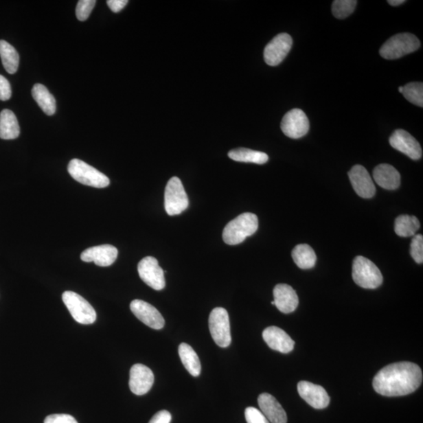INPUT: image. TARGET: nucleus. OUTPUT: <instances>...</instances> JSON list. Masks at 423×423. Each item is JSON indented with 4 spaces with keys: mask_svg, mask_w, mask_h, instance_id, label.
Returning <instances> with one entry per match:
<instances>
[{
    "mask_svg": "<svg viewBox=\"0 0 423 423\" xmlns=\"http://www.w3.org/2000/svg\"><path fill=\"white\" fill-rule=\"evenodd\" d=\"M422 382V372L414 363L389 365L377 373L373 380L375 391L385 397H400L413 393Z\"/></svg>",
    "mask_w": 423,
    "mask_h": 423,
    "instance_id": "1",
    "label": "nucleus"
},
{
    "mask_svg": "<svg viewBox=\"0 0 423 423\" xmlns=\"http://www.w3.org/2000/svg\"><path fill=\"white\" fill-rule=\"evenodd\" d=\"M258 227L257 215L251 213L242 214L228 222L222 231V239L226 244L236 246L257 232Z\"/></svg>",
    "mask_w": 423,
    "mask_h": 423,
    "instance_id": "2",
    "label": "nucleus"
},
{
    "mask_svg": "<svg viewBox=\"0 0 423 423\" xmlns=\"http://www.w3.org/2000/svg\"><path fill=\"white\" fill-rule=\"evenodd\" d=\"M420 47L418 38L411 33H400L383 44L380 49L382 58L387 60H396L413 53Z\"/></svg>",
    "mask_w": 423,
    "mask_h": 423,
    "instance_id": "3",
    "label": "nucleus"
},
{
    "mask_svg": "<svg viewBox=\"0 0 423 423\" xmlns=\"http://www.w3.org/2000/svg\"><path fill=\"white\" fill-rule=\"evenodd\" d=\"M352 276L358 286L367 289L377 288L383 282L382 273L378 266L361 255L354 260Z\"/></svg>",
    "mask_w": 423,
    "mask_h": 423,
    "instance_id": "4",
    "label": "nucleus"
},
{
    "mask_svg": "<svg viewBox=\"0 0 423 423\" xmlns=\"http://www.w3.org/2000/svg\"><path fill=\"white\" fill-rule=\"evenodd\" d=\"M68 171L71 177L82 185L96 188L107 187L110 185L107 176L80 159L71 160Z\"/></svg>",
    "mask_w": 423,
    "mask_h": 423,
    "instance_id": "5",
    "label": "nucleus"
},
{
    "mask_svg": "<svg viewBox=\"0 0 423 423\" xmlns=\"http://www.w3.org/2000/svg\"><path fill=\"white\" fill-rule=\"evenodd\" d=\"M62 300L72 317L80 324L91 325L97 319V313L91 304L84 298L71 291L62 295Z\"/></svg>",
    "mask_w": 423,
    "mask_h": 423,
    "instance_id": "6",
    "label": "nucleus"
},
{
    "mask_svg": "<svg viewBox=\"0 0 423 423\" xmlns=\"http://www.w3.org/2000/svg\"><path fill=\"white\" fill-rule=\"evenodd\" d=\"M209 327L212 338L217 346L222 348L230 346L231 325L227 310L216 308L212 310L209 319Z\"/></svg>",
    "mask_w": 423,
    "mask_h": 423,
    "instance_id": "7",
    "label": "nucleus"
},
{
    "mask_svg": "<svg viewBox=\"0 0 423 423\" xmlns=\"http://www.w3.org/2000/svg\"><path fill=\"white\" fill-rule=\"evenodd\" d=\"M188 198L179 178L174 176L167 183L165 190V209L170 216L179 215L188 208Z\"/></svg>",
    "mask_w": 423,
    "mask_h": 423,
    "instance_id": "8",
    "label": "nucleus"
},
{
    "mask_svg": "<svg viewBox=\"0 0 423 423\" xmlns=\"http://www.w3.org/2000/svg\"><path fill=\"white\" fill-rule=\"evenodd\" d=\"M281 128L284 135L288 137L299 139L307 135L310 122L304 111L294 108L283 117Z\"/></svg>",
    "mask_w": 423,
    "mask_h": 423,
    "instance_id": "9",
    "label": "nucleus"
},
{
    "mask_svg": "<svg viewBox=\"0 0 423 423\" xmlns=\"http://www.w3.org/2000/svg\"><path fill=\"white\" fill-rule=\"evenodd\" d=\"M137 270L141 280L155 290L159 291L165 288V271L155 258L147 257L141 260Z\"/></svg>",
    "mask_w": 423,
    "mask_h": 423,
    "instance_id": "10",
    "label": "nucleus"
},
{
    "mask_svg": "<svg viewBox=\"0 0 423 423\" xmlns=\"http://www.w3.org/2000/svg\"><path fill=\"white\" fill-rule=\"evenodd\" d=\"M293 38L287 33L277 35L264 49L265 62L270 66L280 65L290 52Z\"/></svg>",
    "mask_w": 423,
    "mask_h": 423,
    "instance_id": "11",
    "label": "nucleus"
},
{
    "mask_svg": "<svg viewBox=\"0 0 423 423\" xmlns=\"http://www.w3.org/2000/svg\"><path fill=\"white\" fill-rule=\"evenodd\" d=\"M389 144L394 149L413 160H419L422 157L420 144L409 133L404 130H395L389 137Z\"/></svg>",
    "mask_w": 423,
    "mask_h": 423,
    "instance_id": "12",
    "label": "nucleus"
},
{
    "mask_svg": "<svg viewBox=\"0 0 423 423\" xmlns=\"http://www.w3.org/2000/svg\"><path fill=\"white\" fill-rule=\"evenodd\" d=\"M130 310L139 320L153 330H161L165 325V320L159 311L152 305L143 300H133L130 304Z\"/></svg>",
    "mask_w": 423,
    "mask_h": 423,
    "instance_id": "13",
    "label": "nucleus"
},
{
    "mask_svg": "<svg viewBox=\"0 0 423 423\" xmlns=\"http://www.w3.org/2000/svg\"><path fill=\"white\" fill-rule=\"evenodd\" d=\"M350 181L358 196L371 198L375 196L376 187L369 172L364 166L356 165L348 172Z\"/></svg>",
    "mask_w": 423,
    "mask_h": 423,
    "instance_id": "14",
    "label": "nucleus"
},
{
    "mask_svg": "<svg viewBox=\"0 0 423 423\" xmlns=\"http://www.w3.org/2000/svg\"><path fill=\"white\" fill-rule=\"evenodd\" d=\"M298 393L306 402L316 409H324L330 403V398L325 389L312 382L301 381L298 383Z\"/></svg>",
    "mask_w": 423,
    "mask_h": 423,
    "instance_id": "15",
    "label": "nucleus"
},
{
    "mask_svg": "<svg viewBox=\"0 0 423 423\" xmlns=\"http://www.w3.org/2000/svg\"><path fill=\"white\" fill-rule=\"evenodd\" d=\"M155 381L153 372L148 367L136 364L130 371V391L138 396L146 394L152 389Z\"/></svg>",
    "mask_w": 423,
    "mask_h": 423,
    "instance_id": "16",
    "label": "nucleus"
},
{
    "mask_svg": "<svg viewBox=\"0 0 423 423\" xmlns=\"http://www.w3.org/2000/svg\"><path fill=\"white\" fill-rule=\"evenodd\" d=\"M118 249L111 244L89 248L81 254V260L86 263L93 262L99 266H109L118 258Z\"/></svg>",
    "mask_w": 423,
    "mask_h": 423,
    "instance_id": "17",
    "label": "nucleus"
},
{
    "mask_svg": "<svg viewBox=\"0 0 423 423\" xmlns=\"http://www.w3.org/2000/svg\"><path fill=\"white\" fill-rule=\"evenodd\" d=\"M263 338L268 347L276 352L288 354L294 349L295 342L280 328L276 326L266 328L263 332Z\"/></svg>",
    "mask_w": 423,
    "mask_h": 423,
    "instance_id": "18",
    "label": "nucleus"
},
{
    "mask_svg": "<svg viewBox=\"0 0 423 423\" xmlns=\"http://www.w3.org/2000/svg\"><path fill=\"white\" fill-rule=\"evenodd\" d=\"M275 305L284 314H290L296 310L299 305V298L292 286L286 284H279L274 288Z\"/></svg>",
    "mask_w": 423,
    "mask_h": 423,
    "instance_id": "19",
    "label": "nucleus"
},
{
    "mask_svg": "<svg viewBox=\"0 0 423 423\" xmlns=\"http://www.w3.org/2000/svg\"><path fill=\"white\" fill-rule=\"evenodd\" d=\"M258 404L261 411L271 423H287V415L275 398L266 393L260 394Z\"/></svg>",
    "mask_w": 423,
    "mask_h": 423,
    "instance_id": "20",
    "label": "nucleus"
},
{
    "mask_svg": "<svg viewBox=\"0 0 423 423\" xmlns=\"http://www.w3.org/2000/svg\"><path fill=\"white\" fill-rule=\"evenodd\" d=\"M373 178L378 186L386 190H396L400 185V175L393 166L380 164L373 170Z\"/></svg>",
    "mask_w": 423,
    "mask_h": 423,
    "instance_id": "21",
    "label": "nucleus"
},
{
    "mask_svg": "<svg viewBox=\"0 0 423 423\" xmlns=\"http://www.w3.org/2000/svg\"><path fill=\"white\" fill-rule=\"evenodd\" d=\"M20 135L18 119L12 111L4 109L0 113V138L14 140Z\"/></svg>",
    "mask_w": 423,
    "mask_h": 423,
    "instance_id": "22",
    "label": "nucleus"
},
{
    "mask_svg": "<svg viewBox=\"0 0 423 423\" xmlns=\"http://www.w3.org/2000/svg\"><path fill=\"white\" fill-rule=\"evenodd\" d=\"M178 352H179L183 366L192 376L197 377L201 374V363H200L198 354L190 345L185 343L180 344Z\"/></svg>",
    "mask_w": 423,
    "mask_h": 423,
    "instance_id": "23",
    "label": "nucleus"
},
{
    "mask_svg": "<svg viewBox=\"0 0 423 423\" xmlns=\"http://www.w3.org/2000/svg\"><path fill=\"white\" fill-rule=\"evenodd\" d=\"M295 264L300 269L308 270L315 266L317 257L314 249L309 244H300L295 247L292 252Z\"/></svg>",
    "mask_w": 423,
    "mask_h": 423,
    "instance_id": "24",
    "label": "nucleus"
},
{
    "mask_svg": "<svg viewBox=\"0 0 423 423\" xmlns=\"http://www.w3.org/2000/svg\"><path fill=\"white\" fill-rule=\"evenodd\" d=\"M33 98L38 106L47 115H53L56 111V101L54 97L49 92L47 88L40 83H37L32 88Z\"/></svg>",
    "mask_w": 423,
    "mask_h": 423,
    "instance_id": "25",
    "label": "nucleus"
},
{
    "mask_svg": "<svg viewBox=\"0 0 423 423\" xmlns=\"http://www.w3.org/2000/svg\"><path fill=\"white\" fill-rule=\"evenodd\" d=\"M228 157L232 160L240 161V163H250L259 165L265 164L269 159L268 155L264 152L244 148L231 150L228 153Z\"/></svg>",
    "mask_w": 423,
    "mask_h": 423,
    "instance_id": "26",
    "label": "nucleus"
},
{
    "mask_svg": "<svg viewBox=\"0 0 423 423\" xmlns=\"http://www.w3.org/2000/svg\"><path fill=\"white\" fill-rule=\"evenodd\" d=\"M0 58L5 71L10 74L16 73L19 66V54L7 41H0Z\"/></svg>",
    "mask_w": 423,
    "mask_h": 423,
    "instance_id": "27",
    "label": "nucleus"
},
{
    "mask_svg": "<svg viewBox=\"0 0 423 423\" xmlns=\"http://www.w3.org/2000/svg\"><path fill=\"white\" fill-rule=\"evenodd\" d=\"M420 222L414 216H399L394 224L395 233L400 237H411L420 230Z\"/></svg>",
    "mask_w": 423,
    "mask_h": 423,
    "instance_id": "28",
    "label": "nucleus"
},
{
    "mask_svg": "<svg viewBox=\"0 0 423 423\" xmlns=\"http://www.w3.org/2000/svg\"><path fill=\"white\" fill-rule=\"evenodd\" d=\"M402 94L406 100L419 107H423L422 82H410L403 87Z\"/></svg>",
    "mask_w": 423,
    "mask_h": 423,
    "instance_id": "29",
    "label": "nucleus"
},
{
    "mask_svg": "<svg viewBox=\"0 0 423 423\" xmlns=\"http://www.w3.org/2000/svg\"><path fill=\"white\" fill-rule=\"evenodd\" d=\"M357 4L356 0H336L332 3V12L338 19H347L353 14Z\"/></svg>",
    "mask_w": 423,
    "mask_h": 423,
    "instance_id": "30",
    "label": "nucleus"
},
{
    "mask_svg": "<svg viewBox=\"0 0 423 423\" xmlns=\"http://www.w3.org/2000/svg\"><path fill=\"white\" fill-rule=\"evenodd\" d=\"M95 0H80L78 2L76 14L78 20L84 21L91 15L92 10L96 4Z\"/></svg>",
    "mask_w": 423,
    "mask_h": 423,
    "instance_id": "31",
    "label": "nucleus"
},
{
    "mask_svg": "<svg viewBox=\"0 0 423 423\" xmlns=\"http://www.w3.org/2000/svg\"><path fill=\"white\" fill-rule=\"evenodd\" d=\"M410 253L417 264L423 262V237L422 235L414 236L411 243Z\"/></svg>",
    "mask_w": 423,
    "mask_h": 423,
    "instance_id": "32",
    "label": "nucleus"
},
{
    "mask_svg": "<svg viewBox=\"0 0 423 423\" xmlns=\"http://www.w3.org/2000/svg\"><path fill=\"white\" fill-rule=\"evenodd\" d=\"M247 423H270L262 411L253 407H249L244 411Z\"/></svg>",
    "mask_w": 423,
    "mask_h": 423,
    "instance_id": "33",
    "label": "nucleus"
},
{
    "mask_svg": "<svg viewBox=\"0 0 423 423\" xmlns=\"http://www.w3.org/2000/svg\"><path fill=\"white\" fill-rule=\"evenodd\" d=\"M44 423H78V422L70 415L54 414L47 416Z\"/></svg>",
    "mask_w": 423,
    "mask_h": 423,
    "instance_id": "34",
    "label": "nucleus"
},
{
    "mask_svg": "<svg viewBox=\"0 0 423 423\" xmlns=\"http://www.w3.org/2000/svg\"><path fill=\"white\" fill-rule=\"evenodd\" d=\"M11 87L9 81L5 78L0 75V100L1 101H8L11 98Z\"/></svg>",
    "mask_w": 423,
    "mask_h": 423,
    "instance_id": "35",
    "label": "nucleus"
},
{
    "mask_svg": "<svg viewBox=\"0 0 423 423\" xmlns=\"http://www.w3.org/2000/svg\"><path fill=\"white\" fill-rule=\"evenodd\" d=\"M171 420L172 416L169 411L163 410L155 414L149 423H170Z\"/></svg>",
    "mask_w": 423,
    "mask_h": 423,
    "instance_id": "36",
    "label": "nucleus"
},
{
    "mask_svg": "<svg viewBox=\"0 0 423 423\" xmlns=\"http://www.w3.org/2000/svg\"><path fill=\"white\" fill-rule=\"evenodd\" d=\"M107 3L113 12L118 13L126 7L128 1L127 0H108Z\"/></svg>",
    "mask_w": 423,
    "mask_h": 423,
    "instance_id": "37",
    "label": "nucleus"
},
{
    "mask_svg": "<svg viewBox=\"0 0 423 423\" xmlns=\"http://www.w3.org/2000/svg\"><path fill=\"white\" fill-rule=\"evenodd\" d=\"M404 0H389L388 3L393 5V7H398V5L404 3Z\"/></svg>",
    "mask_w": 423,
    "mask_h": 423,
    "instance_id": "38",
    "label": "nucleus"
},
{
    "mask_svg": "<svg viewBox=\"0 0 423 423\" xmlns=\"http://www.w3.org/2000/svg\"><path fill=\"white\" fill-rule=\"evenodd\" d=\"M399 92H400V93H402V92H403V87H399Z\"/></svg>",
    "mask_w": 423,
    "mask_h": 423,
    "instance_id": "39",
    "label": "nucleus"
},
{
    "mask_svg": "<svg viewBox=\"0 0 423 423\" xmlns=\"http://www.w3.org/2000/svg\"><path fill=\"white\" fill-rule=\"evenodd\" d=\"M271 304H272V305H275V302H274V301H272V302H271Z\"/></svg>",
    "mask_w": 423,
    "mask_h": 423,
    "instance_id": "40",
    "label": "nucleus"
}]
</instances>
